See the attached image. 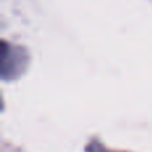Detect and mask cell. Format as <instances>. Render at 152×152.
I'll return each instance as SVG.
<instances>
[{"label":"cell","mask_w":152,"mask_h":152,"mask_svg":"<svg viewBox=\"0 0 152 152\" xmlns=\"http://www.w3.org/2000/svg\"><path fill=\"white\" fill-rule=\"evenodd\" d=\"M0 53H1V56H0V61H1L0 72H1V77L4 80L16 79L18 76L23 74V71L28 64V56H27L26 51L21 50L20 47L8 44L7 42L3 40Z\"/></svg>","instance_id":"1"}]
</instances>
